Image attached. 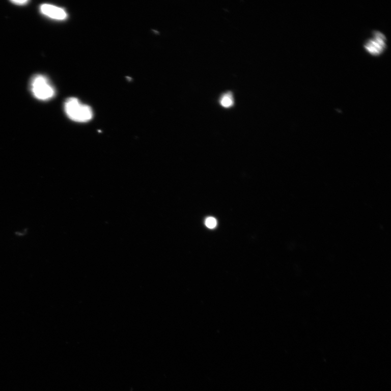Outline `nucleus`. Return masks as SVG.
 Listing matches in <instances>:
<instances>
[{"label": "nucleus", "instance_id": "3", "mask_svg": "<svg viewBox=\"0 0 391 391\" xmlns=\"http://www.w3.org/2000/svg\"><path fill=\"white\" fill-rule=\"evenodd\" d=\"M364 47L366 52L374 56L381 54L387 48V38L379 31L372 32V37L365 41Z\"/></svg>", "mask_w": 391, "mask_h": 391}, {"label": "nucleus", "instance_id": "2", "mask_svg": "<svg viewBox=\"0 0 391 391\" xmlns=\"http://www.w3.org/2000/svg\"><path fill=\"white\" fill-rule=\"evenodd\" d=\"M31 91L37 99L51 100L55 96V89L48 79L42 75H36L31 80Z\"/></svg>", "mask_w": 391, "mask_h": 391}, {"label": "nucleus", "instance_id": "1", "mask_svg": "<svg viewBox=\"0 0 391 391\" xmlns=\"http://www.w3.org/2000/svg\"><path fill=\"white\" fill-rule=\"evenodd\" d=\"M64 109L67 116L71 120L77 122H87L93 117V111L90 106L81 103L76 97H70L65 101Z\"/></svg>", "mask_w": 391, "mask_h": 391}, {"label": "nucleus", "instance_id": "5", "mask_svg": "<svg viewBox=\"0 0 391 391\" xmlns=\"http://www.w3.org/2000/svg\"><path fill=\"white\" fill-rule=\"evenodd\" d=\"M234 103V98L231 93H227L222 96L220 99V104L224 108H230Z\"/></svg>", "mask_w": 391, "mask_h": 391}, {"label": "nucleus", "instance_id": "7", "mask_svg": "<svg viewBox=\"0 0 391 391\" xmlns=\"http://www.w3.org/2000/svg\"><path fill=\"white\" fill-rule=\"evenodd\" d=\"M30 2L27 1V0H22V1H20V0H18V1H12L11 3L14 4V5H24L26 4H27Z\"/></svg>", "mask_w": 391, "mask_h": 391}, {"label": "nucleus", "instance_id": "4", "mask_svg": "<svg viewBox=\"0 0 391 391\" xmlns=\"http://www.w3.org/2000/svg\"><path fill=\"white\" fill-rule=\"evenodd\" d=\"M40 12L47 17L62 21L68 18V14L63 8L50 4H43L40 7Z\"/></svg>", "mask_w": 391, "mask_h": 391}, {"label": "nucleus", "instance_id": "6", "mask_svg": "<svg viewBox=\"0 0 391 391\" xmlns=\"http://www.w3.org/2000/svg\"><path fill=\"white\" fill-rule=\"evenodd\" d=\"M205 224L210 229H214L217 226V221L215 218L209 217L206 219Z\"/></svg>", "mask_w": 391, "mask_h": 391}]
</instances>
